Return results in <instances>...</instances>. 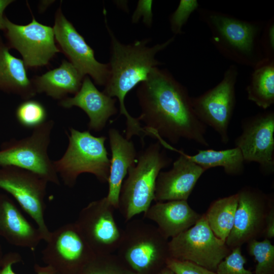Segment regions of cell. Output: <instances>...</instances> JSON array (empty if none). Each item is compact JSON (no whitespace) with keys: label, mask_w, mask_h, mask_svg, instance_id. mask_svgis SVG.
Instances as JSON below:
<instances>
[{"label":"cell","mask_w":274,"mask_h":274,"mask_svg":"<svg viewBox=\"0 0 274 274\" xmlns=\"http://www.w3.org/2000/svg\"><path fill=\"white\" fill-rule=\"evenodd\" d=\"M138 117L148 135L176 144L182 139L209 147L207 126L196 116L187 88L166 70L154 67L136 90Z\"/></svg>","instance_id":"6da1fadb"},{"label":"cell","mask_w":274,"mask_h":274,"mask_svg":"<svg viewBox=\"0 0 274 274\" xmlns=\"http://www.w3.org/2000/svg\"><path fill=\"white\" fill-rule=\"evenodd\" d=\"M104 14L111 40V55L108 63L109 76L102 92L111 97H116L119 100L120 114L126 118L125 138L130 140L135 135L143 140L146 131L141 126L138 118L132 117L128 112L125 106V98L137 84L147 79L154 67L162 64L156 59V55L171 44L175 37L152 47L148 46L149 39L124 44L116 38L109 26L105 9Z\"/></svg>","instance_id":"7a4b0ae2"},{"label":"cell","mask_w":274,"mask_h":274,"mask_svg":"<svg viewBox=\"0 0 274 274\" xmlns=\"http://www.w3.org/2000/svg\"><path fill=\"white\" fill-rule=\"evenodd\" d=\"M197 10L210 32L212 44L224 57L253 68L266 59L260 45L265 22L246 21L213 10Z\"/></svg>","instance_id":"3957f363"},{"label":"cell","mask_w":274,"mask_h":274,"mask_svg":"<svg viewBox=\"0 0 274 274\" xmlns=\"http://www.w3.org/2000/svg\"><path fill=\"white\" fill-rule=\"evenodd\" d=\"M160 143L150 144L140 154L136 165L128 170V176L121 188L118 209L126 222L146 212L154 199L157 178L172 159Z\"/></svg>","instance_id":"277c9868"},{"label":"cell","mask_w":274,"mask_h":274,"mask_svg":"<svg viewBox=\"0 0 274 274\" xmlns=\"http://www.w3.org/2000/svg\"><path fill=\"white\" fill-rule=\"evenodd\" d=\"M168 242L156 226L130 220L122 230L117 255L135 274H158L170 258Z\"/></svg>","instance_id":"5b68a950"},{"label":"cell","mask_w":274,"mask_h":274,"mask_svg":"<svg viewBox=\"0 0 274 274\" xmlns=\"http://www.w3.org/2000/svg\"><path fill=\"white\" fill-rule=\"evenodd\" d=\"M67 133L68 144L63 156L53 161L56 172L64 184L73 187L78 176L93 174L101 183L108 182L110 159L105 143V136H95L89 130L81 131L73 127Z\"/></svg>","instance_id":"8992f818"},{"label":"cell","mask_w":274,"mask_h":274,"mask_svg":"<svg viewBox=\"0 0 274 274\" xmlns=\"http://www.w3.org/2000/svg\"><path fill=\"white\" fill-rule=\"evenodd\" d=\"M54 125L53 120H47L33 129L30 135L3 143L0 149V167L23 169L39 176L48 183L59 185V176L48 153Z\"/></svg>","instance_id":"52a82bcc"},{"label":"cell","mask_w":274,"mask_h":274,"mask_svg":"<svg viewBox=\"0 0 274 274\" xmlns=\"http://www.w3.org/2000/svg\"><path fill=\"white\" fill-rule=\"evenodd\" d=\"M170 258L187 261L215 271L231 252L225 242L210 228L204 214L192 227L168 242Z\"/></svg>","instance_id":"ba28073f"},{"label":"cell","mask_w":274,"mask_h":274,"mask_svg":"<svg viewBox=\"0 0 274 274\" xmlns=\"http://www.w3.org/2000/svg\"><path fill=\"white\" fill-rule=\"evenodd\" d=\"M237 76V68L232 64L215 86L199 96L191 97L197 117L206 126L212 127L224 144L229 140L228 129L236 104Z\"/></svg>","instance_id":"9c48e42d"},{"label":"cell","mask_w":274,"mask_h":274,"mask_svg":"<svg viewBox=\"0 0 274 274\" xmlns=\"http://www.w3.org/2000/svg\"><path fill=\"white\" fill-rule=\"evenodd\" d=\"M48 183L39 176L23 169L0 167V188L11 195L33 219L45 242L51 232L44 217Z\"/></svg>","instance_id":"30bf717a"},{"label":"cell","mask_w":274,"mask_h":274,"mask_svg":"<svg viewBox=\"0 0 274 274\" xmlns=\"http://www.w3.org/2000/svg\"><path fill=\"white\" fill-rule=\"evenodd\" d=\"M5 26L7 45L20 53L26 67L47 65L60 52L55 44L53 28L39 22L33 16L26 25L14 23L5 16Z\"/></svg>","instance_id":"8fae6325"},{"label":"cell","mask_w":274,"mask_h":274,"mask_svg":"<svg viewBox=\"0 0 274 274\" xmlns=\"http://www.w3.org/2000/svg\"><path fill=\"white\" fill-rule=\"evenodd\" d=\"M46 243L42 260L57 274H78L95 255L75 223L51 231Z\"/></svg>","instance_id":"7c38bea8"},{"label":"cell","mask_w":274,"mask_h":274,"mask_svg":"<svg viewBox=\"0 0 274 274\" xmlns=\"http://www.w3.org/2000/svg\"><path fill=\"white\" fill-rule=\"evenodd\" d=\"M238 202L233 228L225 241L231 250L263 236L265 219L273 196L250 186L237 192Z\"/></svg>","instance_id":"4fadbf2b"},{"label":"cell","mask_w":274,"mask_h":274,"mask_svg":"<svg viewBox=\"0 0 274 274\" xmlns=\"http://www.w3.org/2000/svg\"><path fill=\"white\" fill-rule=\"evenodd\" d=\"M115 210L106 196L83 208L74 222L96 255L112 254L118 248L122 230L115 221Z\"/></svg>","instance_id":"5bb4252c"},{"label":"cell","mask_w":274,"mask_h":274,"mask_svg":"<svg viewBox=\"0 0 274 274\" xmlns=\"http://www.w3.org/2000/svg\"><path fill=\"white\" fill-rule=\"evenodd\" d=\"M241 134L234 141L245 162H256L261 172H274V112L268 111L243 120Z\"/></svg>","instance_id":"9a60e30c"},{"label":"cell","mask_w":274,"mask_h":274,"mask_svg":"<svg viewBox=\"0 0 274 274\" xmlns=\"http://www.w3.org/2000/svg\"><path fill=\"white\" fill-rule=\"evenodd\" d=\"M53 28L55 41L69 61L84 77H91L96 84L105 86L110 73L108 63L96 60L94 50L64 16L60 7L55 13Z\"/></svg>","instance_id":"2e32d148"},{"label":"cell","mask_w":274,"mask_h":274,"mask_svg":"<svg viewBox=\"0 0 274 274\" xmlns=\"http://www.w3.org/2000/svg\"><path fill=\"white\" fill-rule=\"evenodd\" d=\"M162 146L178 152L180 156L170 170L159 173L154 200H187L197 182L206 170L188 158L183 151L177 149L166 142Z\"/></svg>","instance_id":"e0dca14e"},{"label":"cell","mask_w":274,"mask_h":274,"mask_svg":"<svg viewBox=\"0 0 274 274\" xmlns=\"http://www.w3.org/2000/svg\"><path fill=\"white\" fill-rule=\"evenodd\" d=\"M116 99L111 97L95 87L88 76L84 77L79 90L73 97L60 100L59 105L65 109L77 107L84 111L89 119V130L100 131L109 118L116 114Z\"/></svg>","instance_id":"ac0fdd59"},{"label":"cell","mask_w":274,"mask_h":274,"mask_svg":"<svg viewBox=\"0 0 274 274\" xmlns=\"http://www.w3.org/2000/svg\"><path fill=\"white\" fill-rule=\"evenodd\" d=\"M9 244L35 251L42 235L24 216L14 201L0 194V236Z\"/></svg>","instance_id":"d6986e66"},{"label":"cell","mask_w":274,"mask_h":274,"mask_svg":"<svg viewBox=\"0 0 274 274\" xmlns=\"http://www.w3.org/2000/svg\"><path fill=\"white\" fill-rule=\"evenodd\" d=\"M201 215L192 209L187 200H181L156 202L144 213V217L154 222L168 239L194 225Z\"/></svg>","instance_id":"ffe728a7"},{"label":"cell","mask_w":274,"mask_h":274,"mask_svg":"<svg viewBox=\"0 0 274 274\" xmlns=\"http://www.w3.org/2000/svg\"><path fill=\"white\" fill-rule=\"evenodd\" d=\"M108 135L111 151V159L106 196L115 209H118L119 194L124 178L130 166L134 164L136 152L132 141L124 138L118 130L111 128Z\"/></svg>","instance_id":"44dd1931"},{"label":"cell","mask_w":274,"mask_h":274,"mask_svg":"<svg viewBox=\"0 0 274 274\" xmlns=\"http://www.w3.org/2000/svg\"><path fill=\"white\" fill-rule=\"evenodd\" d=\"M84 77L69 61L63 60L57 67L31 79L37 93H45L58 100L75 94L80 89Z\"/></svg>","instance_id":"7402d4cb"},{"label":"cell","mask_w":274,"mask_h":274,"mask_svg":"<svg viewBox=\"0 0 274 274\" xmlns=\"http://www.w3.org/2000/svg\"><path fill=\"white\" fill-rule=\"evenodd\" d=\"M0 36V90L20 96L24 100L37 94L23 61L11 54Z\"/></svg>","instance_id":"603a6c76"},{"label":"cell","mask_w":274,"mask_h":274,"mask_svg":"<svg viewBox=\"0 0 274 274\" xmlns=\"http://www.w3.org/2000/svg\"><path fill=\"white\" fill-rule=\"evenodd\" d=\"M253 69L246 88L247 97L266 110L274 104V59L266 58Z\"/></svg>","instance_id":"cb8c5ba5"},{"label":"cell","mask_w":274,"mask_h":274,"mask_svg":"<svg viewBox=\"0 0 274 274\" xmlns=\"http://www.w3.org/2000/svg\"><path fill=\"white\" fill-rule=\"evenodd\" d=\"M185 156L194 163L207 170L211 168L222 167L230 176H239L245 170V161L240 150L236 147L223 150H198L192 155Z\"/></svg>","instance_id":"d4e9b609"},{"label":"cell","mask_w":274,"mask_h":274,"mask_svg":"<svg viewBox=\"0 0 274 274\" xmlns=\"http://www.w3.org/2000/svg\"><path fill=\"white\" fill-rule=\"evenodd\" d=\"M238 194L219 198L213 201L204 214L207 221L215 235L225 242L234 224Z\"/></svg>","instance_id":"484cf974"},{"label":"cell","mask_w":274,"mask_h":274,"mask_svg":"<svg viewBox=\"0 0 274 274\" xmlns=\"http://www.w3.org/2000/svg\"><path fill=\"white\" fill-rule=\"evenodd\" d=\"M78 274H135L117 255L95 254Z\"/></svg>","instance_id":"4316f807"},{"label":"cell","mask_w":274,"mask_h":274,"mask_svg":"<svg viewBox=\"0 0 274 274\" xmlns=\"http://www.w3.org/2000/svg\"><path fill=\"white\" fill-rule=\"evenodd\" d=\"M247 244V250L257 264L254 274H274V245L267 238L253 239Z\"/></svg>","instance_id":"83f0119b"},{"label":"cell","mask_w":274,"mask_h":274,"mask_svg":"<svg viewBox=\"0 0 274 274\" xmlns=\"http://www.w3.org/2000/svg\"><path fill=\"white\" fill-rule=\"evenodd\" d=\"M18 122L23 127L35 129L47 121V112L43 104L35 99H25L16 109Z\"/></svg>","instance_id":"f1b7e54d"},{"label":"cell","mask_w":274,"mask_h":274,"mask_svg":"<svg viewBox=\"0 0 274 274\" xmlns=\"http://www.w3.org/2000/svg\"><path fill=\"white\" fill-rule=\"evenodd\" d=\"M246 257L242 254L241 247L231 249V252L218 264L217 274H254L245 267Z\"/></svg>","instance_id":"f546056e"},{"label":"cell","mask_w":274,"mask_h":274,"mask_svg":"<svg viewBox=\"0 0 274 274\" xmlns=\"http://www.w3.org/2000/svg\"><path fill=\"white\" fill-rule=\"evenodd\" d=\"M199 8L196 0H181L169 18L171 31L175 35L183 33L182 28L191 15Z\"/></svg>","instance_id":"4dcf8cb0"},{"label":"cell","mask_w":274,"mask_h":274,"mask_svg":"<svg viewBox=\"0 0 274 274\" xmlns=\"http://www.w3.org/2000/svg\"><path fill=\"white\" fill-rule=\"evenodd\" d=\"M166 266L174 274H217L215 271L194 263L172 258L167 260Z\"/></svg>","instance_id":"1f68e13d"},{"label":"cell","mask_w":274,"mask_h":274,"mask_svg":"<svg viewBox=\"0 0 274 274\" xmlns=\"http://www.w3.org/2000/svg\"><path fill=\"white\" fill-rule=\"evenodd\" d=\"M22 261L20 255L17 252H9L4 255L3 263L0 268V274H17L13 270V265ZM34 269L36 274H56L51 267L35 264Z\"/></svg>","instance_id":"d6a6232c"},{"label":"cell","mask_w":274,"mask_h":274,"mask_svg":"<svg viewBox=\"0 0 274 274\" xmlns=\"http://www.w3.org/2000/svg\"><path fill=\"white\" fill-rule=\"evenodd\" d=\"M260 45L265 58L274 59V19L265 23L260 37Z\"/></svg>","instance_id":"836d02e7"},{"label":"cell","mask_w":274,"mask_h":274,"mask_svg":"<svg viewBox=\"0 0 274 274\" xmlns=\"http://www.w3.org/2000/svg\"><path fill=\"white\" fill-rule=\"evenodd\" d=\"M152 4L153 1L151 0H139L131 17L132 22L136 23L142 19L143 23L147 26L150 27L153 17Z\"/></svg>","instance_id":"e575fe53"},{"label":"cell","mask_w":274,"mask_h":274,"mask_svg":"<svg viewBox=\"0 0 274 274\" xmlns=\"http://www.w3.org/2000/svg\"><path fill=\"white\" fill-rule=\"evenodd\" d=\"M263 236L268 239L274 237V202L271 204L266 215Z\"/></svg>","instance_id":"d590c367"},{"label":"cell","mask_w":274,"mask_h":274,"mask_svg":"<svg viewBox=\"0 0 274 274\" xmlns=\"http://www.w3.org/2000/svg\"><path fill=\"white\" fill-rule=\"evenodd\" d=\"M14 2L13 0H0V30L5 29V17L4 12L6 8Z\"/></svg>","instance_id":"8d00e7d4"},{"label":"cell","mask_w":274,"mask_h":274,"mask_svg":"<svg viewBox=\"0 0 274 274\" xmlns=\"http://www.w3.org/2000/svg\"><path fill=\"white\" fill-rule=\"evenodd\" d=\"M54 1H42L39 6V10L40 12H43Z\"/></svg>","instance_id":"74e56055"},{"label":"cell","mask_w":274,"mask_h":274,"mask_svg":"<svg viewBox=\"0 0 274 274\" xmlns=\"http://www.w3.org/2000/svg\"><path fill=\"white\" fill-rule=\"evenodd\" d=\"M158 274H174V272L167 266L163 268L160 272Z\"/></svg>","instance_id":"f35d334b"},{"label":"cell","mask_w":274,"mask_h":274,"mask_svg":"<svg viewBox=\"0 0 274 274\" xmlns=\"http://www.w3.org/2000/svg\"><path fill=\"white\" fill-rule=\"evenodd\" d=\"M4 255H3L2 247L0 245V268L2 266Z\"/></svg>","instance_id":"ab89813d"},{"label":"cell","mask_w":274,"mask_h":274,"mask_svg":"<svg viewBox=\"0 0 274 274\" xmlns=\"http://www.w3.org/2000/svg\"><path fill=\"white\" fill-rule=\"evenodd\" d=\"M56 274H57V273H56Z\"/></svg>","instance_id":"60d3db41"}]
</instances>
